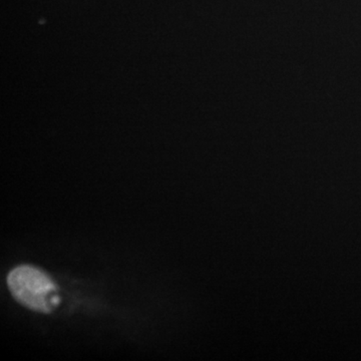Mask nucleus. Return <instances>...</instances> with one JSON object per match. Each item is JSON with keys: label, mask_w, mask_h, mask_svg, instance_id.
Masks as SVG:
<instances>
[{"label": "nucleus", "mask_w": 361, "mask_h": 361, "mask_svg": "<svg viewBox=\"0 0 361 361\" xmlns=\"http://www.w3.org/2000/svg\"><path fill=\"white\" fill-rule=\"evenodd\" d=\"M7 285L14 298L28 310L49 313L59 303L54 282L47 273L33 266L14 268L7 276Z\"/></svg>", "instance_id": "1"}]
</instances>
